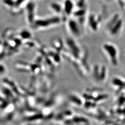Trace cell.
I'll use <instances>...</instances> for the list:
<instances>
[{
    "label": "cell",
    "instance_id": "obj_1",
    "mask_svg": "<svg viewBox=\"0 0 125 125\" xmlns=\"http://www.w3.org/2000/svg\"><path fill=\"white\" fill-rule=\"evenodd\" d=\"M60 22V19L58 17L43 19L34 21L32 24V27L36 30H43L52 27L59 24Z\"/></svg>",
    "mask_w": 125,
    "mask_h": 125
},
{
    "label": "cell",
    "instance_id": "obj_2",
    "mask_svg": "<svg viewBox=\"0 0 125 125\" xmlns=\"http://www.w3.org/2000/svg\"><path fill=\"white\" fill-rule=\"evenodd\" d=\"M103 48L109 55L113 64L116 66L118 63L117 58V51L115 46L109 44H106L103 45Z\"/></svg>",
    "mask_w": 125,
    "mask_h": 125
},
{
    "label": "cell",
    "instance_id": "obj_3",
    "mask_svg": "<svg viewBox=\"0 0 125 125\" xmlns=\"http://www.w3.org/2000/svg\"><path fill=\"white\" fill-rule=\"evenodd\" d=\"M68 27L74 35L76 36L79 35V29L77 23L75 21L72 20L70 21L68 23Z\"/></svg>",
    "mask_w": 125,
    "mask_h": 125
},
{
    "label": "cell",
    "instance_id": "obj_4",
    "mask_svg": "<svg viewBox=\"0 0 125 125\" xmlns=\"http://www.w3.org/2000/svg\"><path fill=\"white\" fill-rule=\"evenodd\" d=\"M122 25V22L121 20L117 21L115 24L111 27V33L112 34H115L119 31V30L121 29Z\"/></svg>",
    "mask_w": 125,
    "mask_h": 125
},
{
    "label": "cell",
    "instance_id": "obj_5",
    "mask_svg": "<svg viewBox=\"0 0 125 125\" xmlns=\"http://www.w3.org/2000/svg\"><path fill=\"white\" fill-rule=\"evenodd\" d=\"M6 72V67L3 64H0V75H2Z\"/></svg>",
    "mask_w": 125,
    "mask_h": 125
}]
</instances>
